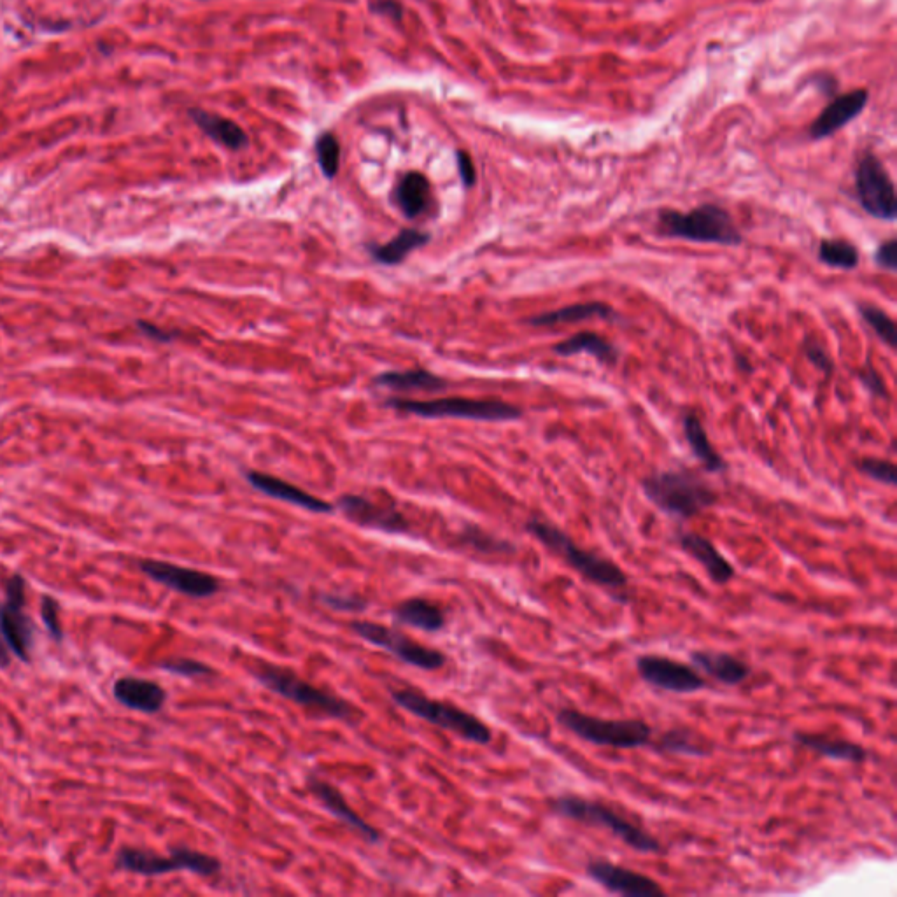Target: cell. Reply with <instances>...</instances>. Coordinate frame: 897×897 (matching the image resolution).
<instances>
[{
	"mask_svg": "<svg viewBox=\"0 0 897 897\" xmlns=\"http://www.w3.org/2000/svg\"><path fill=\"white\" fill-rule=\"evenodd\" d=\"M27 582L20 573L11 575L6 584V601L0 605V636L8 647L9 654L29 663L34 649L36 628L29 614L25 612Z\"/></svg>",
	"mask_w": 897,
	"mask_h": 897,
	"instance_id": "cell-12",
	"label": "cell"
},
{
	"mask_svg": "<svg viewBox=\"0 0 897 897\" xmlns=\"http://www.w3.org/2000/svg\"><path fill=\"white\" fill-rule=\"evenodd\" d=\"M318 600L321 605L332 608L335 612H342V614H360V612H365L370 605L367 598L351 593H319Z\"/></svg>",
	"mask_w": 897,
	"mask_h": 897,
	"instance_id": "cell-37",
	"label": "cell"
},
{
	"mask_svg": "<svg viewBox=\"0 0 897 897\" xmlns=\"http://www.w3.org/2000/svg\"><path fill=\"white\" fill-rule=\"evenodd\" d=\"M307 787L326 812L332 813L335 819L351 827L353 831L360 834L361 838H365L368 843L381 841V833L374 826H370L367 820L361 819L358 812H354L347 803V799L344 798V794L335 785L326 782L323 778L316 777V775H311V777H307Z\"/></svg>",
	"mask_w": 897,
	"mask_h": 897,
	"instance_id": "cell-18",
	"label": "cell"
},
{
	"mask_svg": "<svg viewBox=\"0 0 897 897\" xmlns=\"http://www.w3.org/2000/svg\"><path fill=\"white\" fill-rule=\"evenodd\" d=\"M9 663H11V659H9V650L6 647V643L2 640V636H0V666L2 668H8Z\"/></svg>",
	"mask_w": 897,
	"mask_h": 897,
	"instance_id": "cell-47",
	"label": "cell"
},
{
	"mask_svg": "<svg viewBox=\"0 0 897 897\" xmlns=\"http://www.w3.org/2000/svg\"><path fill=\"white\" fill-rule=\"evenodd\" d=\"M586 873L591 880L612 894L626 897H664L661 883L649 875L638 873L635 869L626 868L605 859H594L586 864Z\"/></svg>",
	"mask_w": 897,
	"mask_h": 897,
	"instance_id": "cell-15",
	"label": "cell"
},
{
	"mask_svg": "<svg viewBox=\"0 0 897 897\" xmlns=\"http://www.w3.org/2000/svg\"><path fill=\"white\" fill-rule=\"evenodd\" d=\"M116 866L123 871L141 876H162L176 871H190L193 875L209 878L221 871V862L216 857L188 847L170 848L169 857L149 852L144 848L123 847L116 854Z\"/></svg>",
	"mask_w": 897,
	"mask_h": 897,
	"instance_id": "cell-8",
	"label": "cell"
},
{
	"mask_svg": "<svg viewBox=\"0 0 897 897\" xmlns=\"http://www.w3.org/2000/svg\"><path fill=\"white\" fill-rule=\"evenodd\" d=\"M249 671L265 689H269L270 693L277 694L291 703H297L312 714L351 724L360 717V710L349 701L330 691L312 686L311 682L298 677L293 670L267 661H256Z\"/></svg>",
	"mask_w": 897,
	"mask_h": 897,
	"instance_id": "cell-3",
	"label": "cell"
},
{
	"mask_svg": "<svg viewBox=\"0 0 897 897\" xmlns=\"http://www.w3.org/2000/svg\"><path fill=\"white\" fill-rule=\"evenodd\" d=\"M428 241H430V235L414 230V228H407L396 235L393 241L370 249V253L374 256L375 262L382 263V265H398L414 249L421 248Z\"/></svg>",
	"mask_w": 897,
	"mask_h": 897,
	"instance_id": "cell-32",
	"label": "cell"
},
{
	"mask_svg": "<svg viewBox=\"0 0 897 897\" xmlns=\"http://www.w3.org/2000/svg\"><path fill=\"white\" fill-rule=\"evenodd\" d=\"M391 700L405 712L416 715L417 719L454 733L467 742L488 745L493 740V731L486 722L451 703L433 700L414 689H396L391 693Z\"/></svg>",
	"mask_w": 897,
	"mask_h": 897,
	"instance_id": "cell-7",
	"label": "cell"
},
{
	"mask_svg": "<svg viewBox=\"0 0 897 897\" xmlns=\"http://www.w3.org/2000/svg\"><path fill=\"white\" fill-rule=\"evenodd\" d=\"M855 197L866 214L880 221H896V186L882 160L866 151L855 167Z\"/></svg>",
	"mask_w": 897,
	"mask_h": 897,
	"instance_id": "cell-10",
	"label": "cell"
},
{
	"mask_svg": "<svg viewBox=\"0 0 897 897\" xmlns=\"http://www.w3.org/2000/svg\"><path fill=\"white\" fill-rule=\"evenodd\" d=\"M682 430L686 437L687 444L691 447L696 460L700 461L703 468L710 474H721L728 470V463L724 461L721 454L717 453L710 438H708L707 430L701 423L700 417L694 412H686L682 416Z\"/></svg>",
	"mask_w": 897,
	"mask_h": 897,
	"instance_id": "cell-25",
	"label": "cell"
},
{
	"mask_svg": "<svg viewBox=\"0 0 897 897\" xmlns=\"http://www.w3.org/2000/svg\"><path fill=\"white\" fill-rule=\"evenodd\" d=\"M316 155H318L319 167L323 170V174L328 179L337 176L340 167V144L335 135L330 132L319 135V139L316 141Z\"/></svg>",
	"mask_w": 897,
	"mask_h": 897,
	"instance_id": "cell-36",
	"label": "cell"
},
{
	"mask_svg": "<svg viewBox=\"0 0 897 897\" xmlns=\"http://www.w3.org/2000/svg\"><path fill=\"white\" fill-rule=\"evenodd\" d=\"M642 489L656 509L680 521L700 516L719 500L715 489L689 468L649 475L643 479Z\"/></svg>",
	"mask_w": 897,
	"mask_h": 897,
	"instance_id": "cell-2",
	"label": "cell"
},
{
	"mask_svg": "<svg viewBox=\"0 0 897 897\" xmlns=\"http://www.w3.org/2000/svg\"><path fill=\"white\" fill-rule=\"evenodd\" d=\"M859 379L864 384V388L868 389L869 395L875 396V398H887L889 396L887 395V386H885L882 374L871 365V361H868L864 368H861Z\"/></svg>",
	"mask_w": 897,
	"mask_h": 897,
	"instance_id": "cell-42",
	"label": "cell"
},
{
	"mask_svg": "<svg viewBox=\"0 0 897 897\" xmlns=\"http://www.w3.org/2000/svg\"><path fill=\"white\" fill-rule=\"evenodd\" d=\"M393 617L403 626L421 629L426 633H437L445 628V614L442 608L424 600V598H409L403 600L393 608Z\"/></svg>",
	"mask_w": 897,
	"mask_h": 897,
	"instance_id": "cell-27",
	"label": "cell"
},
{
	"mask_svg": "<svg viewBox=\"0 0 897 897\" xmlns=\"http://www.w3.org/2000/svg\"><path fill=\"white\" fill-rule=\"evenodd\" d=\"M857 470L868 475L869 479L894 488L897 484V470L894 463L880 458H864L857 463Z\"/></svg>",
	"mask_w": 897,
	"mask_h": 897,
	"instance_id": "cell-39",
	"label": "cell"
},
{
	"mask_svg": "<svg viewBox=\"0 0 897 897\" xmlns=\"http://www.w3.org/2000/svg\"><path fill=\"white\" fill-rule=\"evenodd\" d=\"M463 537L468 545L474 547L475 551L484 552V554H514L516 552V545L481 530H468Z\"/></svg>",
	"mask_w": 897,
	"mask_h": 897,
	"instance_id": "cell-38",
	"label": "cell"
},
{
	"mask_svg": "<svg viewBox=\"0 0 897 897\" xmlns=\"http://www.w3.org/2000/svg\"><path fill=\"white\" fill-rule=\"evenodd\" d=\"M342 514L361 528L382 531V533H407L410 523L402 512L393 507H382L358 495H344L339 498Z\"/></svg>",
	"mask_w": 897,
	"mask_h": 897,
	"instance_id": "cell-16",
	"label": "cell"
},
{
	"mask_svg": "<svg viewBox=\"0 0 897 897\" xmlns=\"http://www.w3.org/2000/svg\"><path fill=\"white\" fill-rule=\"evenodd\" d=\"M389 405L396 410L409 412L414 416L440 419H470V421H488V423H505L517 421L523 417V410L502 402V400H475V398H440V400H400L393 398Z\"/></svg>",
	"mask_w": 897,
	"mask_h": 897,
	"instance_id": "cell-9",
	"label": "cell"
},
{
	"mask_svg": "<svg viewBox=\"0 0 897 897\" xmlns=\"http://www.w3.org/2000/svg\"><path fill=\"white\" fill-rule=\"evenodd\" d=\"M395 197L407 218H417L430 205V181L419 172H409L396 186Z\"/></svg>",
	"mask_w": 897,
	"mask_h": 897,
	"instance_id": "cell-30",
	"label": "cell"
},
{
	"mask_svg": "<svg viewBox=\"0 0 897 897\" xmlns=\"http://www.w3.org/2000/svg\"><path fill=\"white\" fill-rule=\"evenodd\" d=\"M139 568L149 579L169 587L176 593L184 594L188 598H195V600L212 598L219 593V587H221L219 580L211 573L200 572V570L186 568V566L172 565L167 561L142 559L139 561Z\"/></svg>",
	"mask_w": 897,
	"mask_h": 897,
	"instance_id": "cell-14",
	"label": "cell"
},
{
	"mask_svg": "<svg viewBox=\"0 0 897 897\" xmlns=\"http://www.w3.org/2000/svg\"><path fill=\"white\" fill-rule=\"evenodd\" d=\"M656 750L668 756L707 757L714 752V747L693 729L675 728L659 736Z\"/></svg>",
	"mask_w": 897,
	"mask_h": 897,
	"instance_id": "cell-29",
	"label": "cell"
},
{
	"mask_svg": "<svg viewBox=\"0 0 897 897\" xmlns=\"http://www.w3.org/2000/svg\"><path fill=\"white\" fill-rule=\"evenodd\" d=\"M190 118L207 137H211L212 141L219 142L225 148L239 151L248 146V135L235 121L227 120L218 114L207 113L202 109H190Z\"/></svg>",
	"mask_w": 897,
	"mask_h": 897,
	"instance_id": "cell-28",
	"label": "cell"
},
{
	"mask_svg": "<svg viewBox=\"0 0 897 897\" xmlns=\"http://www.w3.org/2000/svg\"><path fill=\"white\" fill-rule=\"evenodd\" d=\"M163 671H169L170 675L184 677V679H204V677H214L216 671L212 670L209 664L200 663L197 659L190 657H174V659H165L158 664Z\"/></svg>",
	"mask_w": 897,
	"mask_h": 897,
	"instance_id": "cell-35",
	"label": "cell"
},
{
	"mask_svg": "<svg viewBox=\"0 0 897 897\" xmlns=\"http://www.w3.org/2000/svg\"><path fill=\"white\" fill-rule=\"evenodd\" d=\"M139 328H141L142 332L146 333V335H149L151 339L160 340V342H167V340L172 339L170 333L163 332L158 326L149 325V323H144V321L139 323Z\"/></svg>",
	"mask_w": 897,
	"mask_h": 897,
	"instance_id": "cell-46",
	"label": "cell"
},
{
	"mask_svg": "<svg viewBox=\"0 0 897 897\" xmlns=\"http://www.w3.org/2000/svg\"><path fill=\"white\" fill-rule=\"evenodd\" d=\"M868 102L869 92L866 88H855L843 95H838L813 120L812 125L808 128L810 139L822 141V139L840 132L841 128L847 127L850 121H854L866 109Z\"/></svg>",
	"mask_w": 897,
	"mask_h": 897,
	"instance_id": "cell-17",
	"label": "cell"
},
{
	"mask_svg": "<svg viewBox=\"0 0 897 897\" xmlns=\"http://www.w3.org/2000/svg\"><path fill=\"white\" fill-rule=\"evenodd\" d=\"M792 740L801 749L810 750L817 756L841 761V763L862 764L868 761V750L861 743L841 740L833 736L819 735V733H794Z\"/></svg>",
	"mask_w": 897,
	"mask_h": 897,
	"instance_id": "cell-23",
	"label": "cell"
},
{
	"mask_svg": "<svg viewBox=\"0 0 897 897\" xmlns=\"http://www.w3.org/2000/svg\"><path fill=\"white\" fill-rule=\"evenodd\" d=\"M370 11L375 15L388 16L393 22H402L403 6L398 0H372Z\"/></svg>",
	"mask_w": 897,
	"mask_h": 897,
	"instance_id": "cell-44",
	"label": "cell"
},
{
	"mask_svg": "<svg viewBox=\"0 0 897 897\" xmlns=\"http://www.w3.org/2000/svg\"><path fill=\"white\" fill-rule=\"evenodd\" d=\"M635 666L645 684L666 693L696 694L707 689V680L701 677L700 671L663 654H640Z\"/></svg>",
	"mask_w": 897,
	"mask_h": 897,
	"instance_id": "cell-13",
	"label": "cell"
},
{
	"mask_svg": "<svg viewBox=\"0 0 897 897\" xmlns=\"http://www.w3.org/2000/svg\"><path fill=\"white\" fill-rule=\"evenodd\" d=\"M526 531L537 538L547 551L558 556L573 572L579 573L582 579L594 586L603 587L605 591L614 593L617 600H628L629 577L615 561L603 556L600 552L580 547L566 531L545 519L533 517L526 523Z\"/></svg>",
	"mask_w": 897,
	"mask_h": 897,
	"instance_id": "cell-1",
	"label": "cell"
},
{
	"mask_svg": "<svg viewBox=\"0 0 897 897\" xmlns=\"http://www.w3.org/2000/svg\"><path fill=\"white\" fill-rule=\"evenodd\" d=\"M605 319V321H615L617 312L612 305L605 302H582V304L566 305L556 311L542 312L537 316H531L526 323L531 326H542V328H551V326L573 325L580 321H589V319Z\"/></svg>",
	"mask_w": 897,
	"mask_h": 897,
	"instance_id": "cell-24",
	"label": "cell"
},
{
	"mask_svg": "<svg viewBox=\"0 0 897 897\" xmlns=\"http://www.w3.org/2000/svg\"><path fill=\"white\" fill-rule=\"evenodd\" d=\"M349 626L356 635L360 636L361 640L388 650L389 654L395 656L398 661L419 668V670H440L445 664L444 652L424 647L402 631H396L384 624L372 621H353Z\"/></svg>",
	"mask_w": 897,
	"mask_h": 897,
	"instance_id": "cell-11",
	"label": "cell"
},
{
	"mask_svg": "<svg viewBox=\"0 0 897 897\" xmlns=\"http://www.w3.org/2000/svg\"><path fill=\"white\" fill-rule=\"evenodd\" d=\"M803 353H805L806 358L812 363L813 367L820 370V372H824V374L833 372V358H831V354H829L826 347L820 344L819 340L806 339L805 344H803Z\"/></svg>",
	"mask_w": 897,
	"mask_h": 897,
	"instance_id": "cell-41",
	"label": "cell"
},
{
	"mask_svg": "<svg viewBox=\"0 0 897 897\" xmlns=\"http://www.w3.org/2000/svg\"><path fill=\"white\" fill-rule=\"evenodd\" d=\"M113 694L123 707L141 714H158L167 703V691L160 684L139 677H121L116 680Z\"/></svg>",
	"mask_w": 897,
	"mask_h": 897,
	"instance_id": "cell-22",
	"label": "cell"
},
{
	"mask_svg": "<svg viewBox=\"0 0 897 897\" xmlns=\"http://www.w3.org/2000/svg\"><path fill=\"white\" fill-rule=\"evenodd\" d=\"M657 235L694 244H719L736 248L743 235L728 209L717 204H701L691 211L663 209L657 214Z\"/></svg>",
	"mask_w": 897,
	"mask_h": 897,
	"instance_id": "cell-4",
	"label": "cell"
},
{
	"mask_svg": "<svg viewBox=\"0 0 897 897\" xmlns=\"http://www.w3.org/2000/svg\"><path fill=\"white\" fill-rule=\"evenodd\" d=\"M857 311H859L862 321L873 330V333H875L878 339L882 340L885 346L890 347V349H896V321L890 318L887 312L875 304H859L857 305Z\"/></svg>",
	"mask_w": 897,
	"mask_h": 897,
	"instance_id": "cell-34",
	"label": "cell"
},
{
	"mask_svg": "<svg viewBox=\"0 0 897 897\" xmlns=\"http://www.w3.org/2000/svg\"><path fill=\"white\" fill-rule=\"evenodd\" d=\"M375 384H379L382 388L396 389V391H426V393H437L445 388L444 379H440L437 375L416 368V370H405V372H384V374L375 377Z\"/></svg>",
	"mask_w": 897,
	"mask_h": 897,
	"instance_id": "cell-31",
	"label": "cell"
},
{
	"mask_svg": "<svg viewBox=\"0 0 897 897\" xmlns=\"http://www.w3.org/2000/svg\"><path fill=\"white\" fill-rule=\"evenodd\" d=\"M677 542L682 551L703 566L708 579L712 580L715 586H726L735 579V566L719 551V547L710 538L703 537L696 531H682L677 537Z\"/></svg>",
	"mask_w": 897,
	"mask_h": 897,
	"instance_id": "cell-19",
	"label": "cell"
},
{
	"mask_svg": "<svg viewBox=\"0 0 897 897\" xmlns=\"http://www.w3.org/2000/svg\"><path fill=\"white\" fill-rule=\"evenodd\" d=\"M456 162H458V170H460L461 181L463 184L470 188V186H474L475 181H477V170H475L474 162H472V158L465 151H458L456 153Z\"/></svg>",
	"mask_w": 897,
	"mask_h": 897,
	"instance_id": "cell-45",
	"label": "cell"
},
{
	"mask_svg": "<svg viewBox=\"0 0 897 897\" xmlns=\"http://www.w3.org/2000/svg\"><path fill=\"white\" fill-rule=\"evenodd\" d=\"M691 663L703 675L712 677L722 686L736 687L749 679L752 668L747 661L724 650L700 649L691 652Z\"/></svg>",
	"mask_w": 897,
	"mask_h": 897,
	"instance_id": "cell-20",
	"label": "cell"
},
{
	"mask_svg": "<svg viewBox=\"0 0 897 897\" xmlns=\"http://www.w3.org/2000/svg\"><path fill=\"white\" fill-rule=\"evenodd\" d=\"M819 260L829 269L855 270L859 267L861 255L852 242L843 239H822L819 246Z\"/></svg>",
	"mask_w": 897,
	"mask_h": 897,
	"instance_id": "cell-33",
	"label": "cell"
},
{
	"mask_svg": "<svg viewBox=\"0 0 897 897\" xmlns=\"http://www.w3.org/2000/svg\"><path fill=\"white\" fill-rule=\"evenodd\" d=\"M246 479H248L249 484L256 491H260V493L270 496V498L297 505L300 509L309 510V512H314V514H330V512H333L332 503L325 502L318 496L311 495L304 489L297 488L295 484H290V482L283 481V479L274 477V475L262 474V472H248Z\"/></svg>",
	"mask_w": 897,
	"mask_h": 897,
	"instance_id": "cell-21",
	"label": "cell"
},
{
	"mask_svg": "<svg viewBox=\"0 0 897 897\" xmlns=\"http://www.w3.org/2000/svg\"><path fill=\"white\" fill-rule=\"evenodd\" d=\"M875 263L880 269L887 272H896L897 270V241L894 237H890L887 241H883L875 253Z\"/></svg>",
	"mask_w": 897,
	"mask_h": 897,
	"instance_id": "cell-43",
	"label": "cell"
},
{
	"mask_svg": "<svg viewBox=\"0 0 897 897\" xmlns=\"http://www.w3.org/2000/svg\"><path fill=\"white\" fill-rule=\"evenodd\" d=\"M41 617H43L44 626L48 629L51 638L57 643L64 642L60 605H58L57 600H53L48 594L43 596V601H41Z\"/></svg>",
	"mask_w": 897,
	"mask_h": 897,
	"instance_id": "cell-40",
	"label": "cell"
},
{
	"mask_svg": "<svg viewBox=\"0 0 897 897\" xmlns=\"http://www.w3.org/2000/svg\"><path fill=\"white\" fill-rule=\"evenodd\" d=\"M551 810L563 819L605 829L626 847L640 854H659L663 850L661 841L656 836L636 826L635 822L622 817L621 813L615 812L614 808L601 801L582 798L577 794H561L552 799Z\"/></svg>",
	"mask_w": 897,
	"mask_h": 897,
	"instance_id": "cell-5",
	"label": "cell"
},
{
	"mask_svg": "<svg viewBox=\"0 0 897 897\" xmlns=\"http://www.w3.org/2000/svg\"><path fill=\"white\" fill-rule=\"evenodd\" d=\"M556 721L582 742L598 747L635 750L652 742V726L643 719H601L577 708H561Z\"/></svg>",
	"mask_w": 897,
	"mask_h": 897,
	"instance_id": "cell-6",
	"label": "cell"
},
{
	"mask_svg": "<svg viewBox=\"0 0 897 897\" xmlns=\"http://www.w3.org/2000/svg\"><path fill=\"white\" fill-rule=\"evenodd\" d=\"M552 351L563 358H570L575 354H591L608 367H614L619 361V349L603 335L594 332L575 333L572 337L558 342L556 346L552 347Z\"/></svg>",
	"mask_w": 897,
	"mask_h": 897,
	"instance_id": "cell-26",
	"label": "cell"
}]
</instances>
